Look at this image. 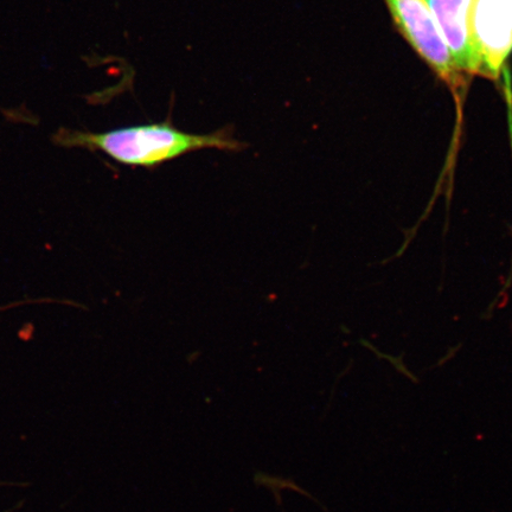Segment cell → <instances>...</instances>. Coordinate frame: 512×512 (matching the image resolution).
<instances>
[{"instance_id": "cell-1", "label": "cell", "mask_w": 512, "mask_h": 512, "mask_svg": "<svg viewBox=\"0 0 512 512\" xmlns=\"http://www.w3.org/2000/svg\"><path fill=\"white\" fill-rule=\"evenodd\" d=\"M233 127L226 126L209 134L178 130L171 119L147 125L121 127L94 133L61 128L53 142L67 149L102 152L119 164L131 168L155 170L171 160L201 150L241 152L248 145L236 139Z\"/></svg>"}, {"instance_id": "cell-2", "label": "cell", "mask_w": 512, "mask_h": 512, "mask_svg": "<svg viewBox=\"0 0 512 512\" xmlns=\"http://www.w3.org/2000/svg\"><path fill=\"white\" fill-rule=\"evenodd\" d=\"M401 34L441 79L456 85L459 72L427 0H384Z\"/></svg>"}, {"instance_id": "cell-3", "label": "cell", "mask_w": 512, "mask_h": 512, "mask_svg": "<svg viewBox=\"0 0 512 512\" xmlns=\"http://www.w3.org/2000/svg\"><path fill=\"white\" fill-rule=\"evenodd\" d=\"M471 24L482 75L497 79L512 53V0H475Z\"/></svg>"}, {"instance_id": "cell-4", "label": "cell", "mask_w": 512, "mask_h": 512, "mask_svg": "<svg viewBox=\"0 0 512 512\" xmlns=\"http://www.w3.org/2000/svg\"><path fill=\"white\" fill-rule=\"evenodd\" d=\"M475 0H427L458 72L482 74L472 35Z\"/></svg>"}]
</instances>
